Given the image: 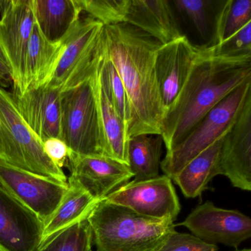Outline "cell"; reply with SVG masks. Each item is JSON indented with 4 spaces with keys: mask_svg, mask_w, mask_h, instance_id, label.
<instances>
[{
    "mask_svg": "<svg viewBox=\"0 0 251 251\" xmlns=\"http://www.w3.org/2000/svg\"><path fill=\"white\" fill-rule=\"evenodd\" d=\"M159 42L127 24L103 26L100 52L114 64L126 88L133 120L129 139L141 134L162 133L164 110L155 71Z\"/></svg>",
    "mask_w": 251,
    "mask_h": 251,
    "instance_id": "1",
    "label": "cell"
},
{
    "mask_svg": "<svg viewBox=\"0 0 251 251\" xmlns=\"http://www.w3.org/2000/svg\"><path fill=\"white\" fill-rule=\"evenodd\" d=\"M96 251H156L176 230L170 219L151 218L105 199L87 218Z\"/></svg>",
    "mask_w": 251,
    "mask_h": 251,
    "instance_id": "3",
    "label": "cell"
},
{
    "mask_svg": "<svg viewBox=\"0 0 251 251\" xmlns=\"http://www.w3.org/2000/svg\"><path fill=\"white\" fill-rule=\"evenodd\" d=\"M0 186L44 223L58 208L68 183L16 168L0 160Z\"/></svg>",
    "mask_w": 251,
    "mask_h": 251,
    "instance_id": "8",
    "label": "cell"
},
{
    "mask_svg": "<svg viewBox=\"0 0 251 251\" xmlns=\"http://www.w3.org/2000/svg\"><path fill=\"white\" fill-rule=\"evenodd\" d=\"M180 226L201 240L237 248L251 237V219L238 210L225 209L206 201L197 206Z\"/></svg>",
    "mask_w": 251,
    "mask_h": 251,
    "instance_id": "11",
    "label": "cell"
},
{
    "mask_svg": "<svg viewBox=\"0 0 251 251\" xmlns=\"http://www.w3.org/2000/svg\"><path fill=\"white\" fill-rule=\"evenodd\" d=\"M34 25L31 0H6L0 13V50L11 71L14 91L22 94L29 41Z\"/></svg>",
    "mask_w": 251,
    "mask_h": 251,
    "instance_id": "10",
    "label": "cell"
},
{
    "mask_svg": "<svg viewBox=\"0 0 251 251\" xmlns=\"http://www.w3.org/2000/svg\"><path fill=\"white\" fill-rule=\"evenodd\" d=\"M103 25L92 17L80 19L62 42L65 50L49 86L68 90L88 80L100 61V39Z\"/></svg>",
    "mask_w": 251,
    "mask_h": 251,
    "instance_id": "7",
    "label": "cell"
},
{
    "mask_svg": "<svg viewBox=\"0 0 251 251\" xmlns=\"http://www.w3.org/2000/svg\"><path fill=\"white\" fill-rule=\"evenodd\" d=\"M130 0H79L82 11L104 26L126 23Z\"/></svg>",
    "mask_w": 251,
    "mask_h": 251,
    "instance_id": "27",
    "label": "cell"
},
{
    "mask_svg": "<svg viewBox=\"0 0 251 251\" xmlns=\"http://www.w3.org/2000/svg\"><path fill=\"white\" fill-rule=\"evenodd\" d=\"M226 133L192 158L172 179L186 198L201 196L208 183L220 175V155Z\"/></svg>",
    "mask_w": 251,
    "mask_h": 251,
    "instance_id": "22",
    "label": "cell"
},
{
    "mask_svg": "<svg viewBox=\"0 0 251 251\" xmlns=\"http://www.w3.org/2000/svg\"><path fill=\"white\" fill-rule=\"evenodd\" d=\"M0 60H1V61H3V62H5V64H6V61H5V57H4L3 54H2L1 50H0Z\"/></svg>",
    "mask_w": 251,
    "mask_h": 251,
    "instance_id": "33",
    "label": "cell"
},
{
    "mask_svg": "<svg viewBox=\"0 0 251 251\" xmlns=\"http://www.w3.org/2000/svg\"><path fill=\"white\" fill-rule=\"evenodd\" d=\"M70 180L102 201L133 177L127 164L105 155H83L70 151L67 165Z\"/></svg>",
    "mask_w": 251,
    "mask_h": 251,
    "instance_id": "12",
    "label": "cell"
},
{
    "mask_svg": "<svg viewBox=\"0 0 251 251\" xmlns=\"http://www.w3.org/2000/svg\"><path fill=\"white\" fill-rule=\"evenodd\" d=\"M251 22V0H228L217 15L212 45L227 40Z\"/></svg>",
    "mask_w": 251,
    "mask_h": 251,
    "instance_id": "25",
    "label": "cell"
},
{
    "mask_svg": "<svg viewBox=\"0 0 251 251\" xmlns=\"http://www.w3.org/2000/svg\"><path fill=\"white\" fill-rule=\"evenodd\" d=\"M98 72L105 95L127 128L128 134L133 115L126 88L114 64L108 60L102 58L100 52Z\"/></svg>",
    "mask_w": 251,
    "mask_h": 251,
    "instance_id": "24",
    "label": "cell"
},
{
    "mask_svg": "<svg viewBox=\"0 0 251 251\" xmlns=\"http://www.w3.org/2000/svg\"><path fill=\"white\" fill-rule=\"evenodd\" d=\"M64 50V42L48 41L43 36L34 20L26 54L24 84L22 94L28 90L49 86Z\"/></svg>",
    "mask_w": 251,
    "mask_h": 251,
    "instance_id": "17",
    "label": "cell"
},
{
    "mask_svg": "<svg viewBox=\"0 0 251 251\" xmlns=\"http://www.w3.org/2000/svg\"><path fill=\"white\" fill-rule=\"evenodd\" d=\"M68 189L58 208L44 226L41 245L63 230L87 220L99 200L86 189L68 178ZM40 248V247H39Z\"/></svg>",
    "mask_w": 251,
    "mask_h": 251,
    "instance_id": "21",
    "label": "cell"
},
{
    "mask_svg": "<svg viewBox=\"0 0 251 251\" xmlns=\"http://www.w3.org/2000/svg\"><path fill=\"white\" fill-rule=\"evenodd\" d=\"M176 8L192 22L198 33L205 37L208 32V9L210 2L202 0H178Z\"/></svg>",
    "mask_w": 251,
    "mask_h": 251,
    "instance_id": "30",
    "label": "cell"
},
{
    "mask_svg": "<svg viewBox=\"0 0 251 251\" xmlns=\"http://www.w3.org/2000/svg\"><path fill=\"white\" fill-rule=\"evenodd\" d=\"M167 45L181 37V32L166 0H130L126 23Z\"/></svg>",
    "mask_w": 251,
    "mask_h": 251,
    "instance_id": "18",
    "label": "cell"
},
{
    "mask_svg": "<svg viewBox=\"0 0 251 251\" xmlns=\"http://www.w3.org/2000/svg\"><path fill=\"white\" fill-rule=\"evenodd\" d=\"M220 175L227 177L233 187L251 190V97L225 136Z\"/></svg>",
    "mask_w": 251,
    "mask_h": 251,
    "instance_id": "14",
    "label": "cell"
},
{
    "mask_svg": "<svg viewBox=\"0 0 251 251\" xmlns=\"http://www.w3.org/2000/svg\"><path fill=\"white\" fill-rule=\"evenodd\" d=\"M217 55L226 57L251 55V22L220 45H211Z\"/></svg>",
    "mask_w": 251,
    "mask_h": 251,
    "instance_id": "29",
    "label": "cell"
},
{
    "mask_svg": "<svg viewBox=\"0 0 251 251\" xmlns=\"http://www.w3.org/2000/svg\"><path fill=\"white\" fill-rule=\"evenodd\" d=\"M198 50V47L192 45L183 35L170 43L161 45L157 50L155 76L164 115L183 87Z\"/></svg>",
    "mask_w": 251,
    "mask_h": 251,
    "instance_id": "16",
    "label": "cell"
},
{
    "mask_svg": "<svg viewBox=\"0 0 251 251\" xmlns=\"http://www.w3.org/2000/svg\"><path fill=\"white\" fill-rule=\"evenodd\" d=\"M92 232L86 220L51 238L37 251H92Z\"/></svg>",
    "mask_w": 251,
    "mask_h": 251,
    "instance_id": "26",
    "label": "cell"
},
{
    "mask_svg": "<svg viewBox=\"0 0 251 251\" xmlns=\"http://www.w3.org/2000/svg\"><path fill=\"white\" fill-rule=\"evenodd\" d=\"M12 84L11 71L7 64L0 60V88L6 89Z\"/></svg>",
    "mask_w": 251,
    "mask_h": 251,
    "instance_id": "32",
    "label": "cell"
},
{
    "mask_svg": "<svg viewBox=\"0 0 251 251\" xmlns=\"http://www.w3.org/2000/svg\"><path fill=\"white\" fill-rule=\"evenodd\" d=\"M44 151L50 161L58 168L67 165L70 150L67 144L60 138H50L43 143Z\"/></svg>",
    "mask_w": 251,
    "mask_h": 251,
    "instance_id": "31",
    "label": "cell"
},
{
    "mask_svg": "<svg viewBox=\"0 0 251 251\" xmlns=\"http://www.w3.org/2000/svg\"><path fill=\"white\" fill-rule=\"evenodd\" d=\"M248 82H251V55L221 56L211 45L198 47L190 73L163 120L161 136L167 152L179 145L210 110Z\"/></svg>",
    "mask_w": 251,
    "mask_h": 251,
    "instance_id": "2",
    "label": "cell"
},
{
    "mask_svg": "<svg viewBox=\"0 0 251 251\" xmlns=\"http://www.w3.org/2000/svg\"><path fill=\"white\" fill-rule=\"evenodd\" d=\"M61 139L70 151L78 155H103L92 76L61 92Z\"/></svg>",
    "mask_w": 251,
    "mask_h": 251,
    "instance_id": "6",
    "label": "cell"
},
{
    "mask_svg": "<svg viewBox=\"0 0 251 251\" xmlns=\"http://www.w3.org/2000/svg\"><path fill=\"white\" fill-rule=\"evenodd\" d=\"M218 246L207 243L189 233L172 232L156 251H218Z\"/></svg>",
    "mask_w": 251,
    "mask_h": 251,
    "instance_id": "28",
    "label": "cell"
},
{
    "mask_svg": "<svg viewBox=\"0 0 251 251\" xmlns=\"http://www.w3.org/2000/svg\"><path fill=\"white\" fill-rule=\"evenodd\" d=\"M61 95L51 86L12 93L20 117L42 145L50 138L61 139Z\"/></svg>",
    "mask_w": 251,
    "mask_h": 251,
    "instance_id": "15",
    "label": "cell"
},
{
    "mask_svg": "<svg viewBox=\"0 0 251 251\" xmlns=\"http://www.w3.org/2000/svg\"><path fill=\"white\" fill-rule=\"evenodd\" d=\"M145 217L176 221L180 211L173 180L163 175L145 180L127 182L105 198Z\"/></svg>",
    "mask_w": 251,
    "mask_h": 251,
    "instance_id": "9",
    "label": "cell"
},
{
    "mask_svg": "<svg viewBox=\"0 0 251 251\" xmlns=\"http://www.w3.org/2000/svg\"><path fill=\"white\" fill-rule=\"evenodd\" d=\"M0 160L29 173L67 183L62 169L50 161L43 145L20 117L12 93L0 88Z\"/></svg>",
    "mask_w": 251,
    "mask_h": 251,
    "instance_id": "4",
    "label": "cell"
},
{
    "mask_svg": "<svg viewBox=\"0 0 251 251\" xmlns=\"http://www.w3.org/2000/svg\"><path fill=\"white\" fill-rule=\"evenodd\" d=\"M35 23L50 42H62L73 31L83 12L79 0H31Z\"/></svg>",
    "mask_w": 251,
    "mask_h": 251,
    "instance_id": "20",
    "label": "cell"
},
{
    "mask_svg": "<svg viewBox=\"0 0 251 251\" xmlns=\"http://www.w3.org/2000/svg\"><path fill=\"white\" fill-rule=\"evenodd\" d=\"M44 223L0 186V251H37Z\"/></svg>",
    "mask_w": 251,
    "mask_h": 251,
    "instance_id": "13",
    "label": "cell"
},
{
    "mask_svg": "<svg viewBox=\"0 0 251 251\" xmlns=\"http://www.w3.org/2000/svg\"><path fill=\"white\" fill-rule=\"evenodd\" d=\"M163 143L160 134H141L129 139L127 160L133 180H149L159 176Z\"/></svg>",
    "mask_w": 251,
    "mask_h": 251,
    "instance_id": "23",
    "label": "cell"
},
{
    "mask_svg": "<svg viewBox=\"0 0 251 251\" xmlns=\"http://www.w3.org/2000/svg\"><path fill=\"white\" fill-rule=\"evenodd\" d=\"M251 251V250L250 248H244V249L237 250V251Z\"/></svg>",
    "mask_w": 251,
    "mask_h": 251,
    "instance_id": "34",
    "label": "cell"
},
{
    "mask_svg": "<svg viewBox=\"0 0 251 251\" xmlns=\"http://www.w3.org/2000/svg\"><path fill=\"white\" fill-rule=\"evenodd\" d=\"M251 97V82L243 83L216 105L161 161L165 176L173 177L192 158L228 131Z\"/></svg>",
    "mask_w": 251,
    "mask_h": 251,
    "instance_id": "5",
    "label": "cell"
},
{
    "mask_svg": "<svg viewBox=\"0 0 251 251\" xmlns=\"http://www.w3.org/2000/svg\"><path fill=\"white\" fill-rule=\"evenodd\" d=\"M92 82L98 106L103 155L128 166L129 137L127 128L110 103L102 89L98 66L92 74Z\"/></svg>",
    "mask_w": 251,
    "mask_h": 251,
    "instance_id": "19",
    "label": "cell"
}]
</instances>
